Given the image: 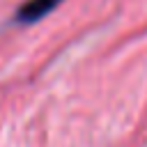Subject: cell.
Segmentation results:
<instances>
[{"mask_svg":"<svg viewBox=\"0 0 147 147\" xmlns=\"http://www.w3.org/2000/svg\"><path fill=\"white\" fill-rule=\"evenodd\" d=\"M60 2H62V0H30V2H25V5L18 9L16 18H18L21 23H34V21L44 18L48 11H53Z\"/></svg>","mask_w":147,"mask_h":147,"instance_id":"obj_1","label":"cell"}]
</instances>
